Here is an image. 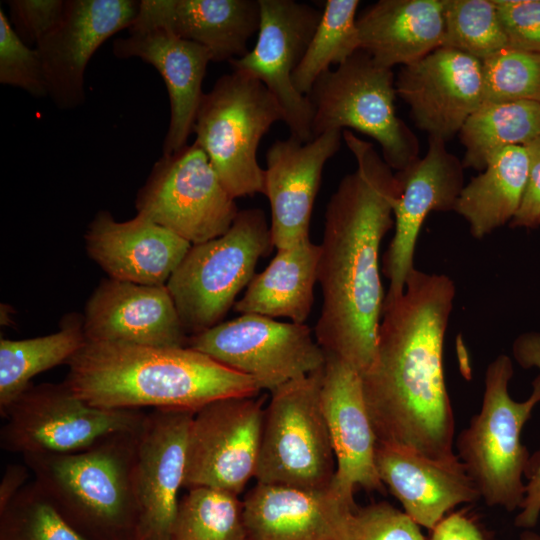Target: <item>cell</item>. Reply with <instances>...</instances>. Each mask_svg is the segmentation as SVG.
Wrapping results in <instances>:
<instances>
[{"label": "cell", "instance_id": "1", "mask_svg": "<svg viewBox=\"0 0 540 540\" xmlns=\"http://www.w3.org/2000/svg\"><path fill=\"white\" fill-rule=\"evenodd\" d=\"M342 138L356 168L341 179L325 210L317 276L322 307L314 336L325 356L361 375L376 352L385 299L379 251L394 226L399 181L371 142L350 130Z\"/></svg>", "mask_w": 540, "mask_h": 540}, {"label": "cell", "instance_id": "2", "mask_svg": "<svg viewBox=\"0 0 540 540\" xmlns=\"http://www.w3.org/2000/svg\"><path fill=\"white\" fill-rule=\"evenodd\" d=\"M455 295L448 276L415 268L403 294L383 305L374 360L361 374L377 442L436 460L458 458L443 370L444 338Z\"/></svg>", "mask_w": 540, "mask_h": 540}, {"label": "cell", "instance_id": "3", "mask_svg": "<svg viewBox=\"0 0 540 540\" xmlns=\"http://www.w3.org/2000/svg\"><path fill=\"white\" fill-rule=\"evenodd\" d=\"M63 381L103 409L190 410L227 397L256 396V381L189 347L90 342L68 363Z\"/></svg>", "mask_w": 540, "mask_h": 540}, {"label": "cell", "instance_id": "4", "mask_svg": "<svg viewBox=\"0 0 540 540\" xmlns=\"http://www.w3.org/2000/svg\"><path fill=\"white\" fill-rule=\"evenodd\" d=\"M139 429L78 452L23 456L34 481L88 540H136L133 473Z\"/></svg>", "mask_w": 540, "mask_h": 540}, {"label": "cell", "instance_id": "5", "mask_svg": "<svg viewBox=\"0 0 540 540\" xmlns=\"http://www.w3.org/2000/svg\"><path fill=\"white\" fill-rule=\"evenodd\" d=\"M512 376L513 364L508 355L501 354L489 363L481 410L455 443L457 456L480 497L487 505L509 512L520 509L525 498L523 476L530 456L521 442V433L540 402V375L532 383L531 395L521 402L509 395Z\"/></svg>", "mask_w": 540, "mask_h": 540}, {"label": "cell", "instance_id": "6", "mask_svg": "<svg viewBox=\"0 0 540 540\" xmlns=\"http://www.w3.org/2000/svg\"><path fill=\"white\" fill-rule=\"evenodd\" d=\"M285 116L259 80L237 70L204 93L193 132L222 185L234 199L265 194V169L257 150L271 126Z\"/></svg>", "mask_w": 540, "mask_h": 540}, {"label": "cell", "instance_id": "7", "mask_svg": "<svg viewBox=\"0 0 540 540\" xmlns=\"http://www.w3.org/2000/svg\"><path fill=\"white\" fill-rule=\"evenodd\" d=\"M272 247L259 208L240 210L223 235L192 245L166 284L186 332L194 335L221 323Z\"/></svg>", "mask_w": 540, "mask_h": 540}, {"label": "cell", "instance_id": "8", "mask_svg": "<svg viewBox=\"0 0 540 540\" xmlns=\"http://www.w3.org/2000/svg\"><path fill=\"white\" fill-rule=\"evenodd\" d=\"M392 69L374 62L363 50L322 74L307 95L313 108L312 133L350 128L374 139L396 172L419 158V142L398 117Z\"/></svg>", "mask_w": 540, "mask_h": 540}, {"label": "cell", "instance_id": "9", "mask_svg": "<svg viewBox=\"0 0 540 540\" xmlns=\"http://www.w3.org/2000/svg\"><path fill=\"white\" fill-rule=\"evenodd\" d=\"M323 368L271 392L254 476L258 483L330 488L336 460L321 402Z\"/></svg>", "mask_w": 540, "mask_h": 540}, {"label": "cell", "instance_id": "10", "mask_svg": "<svg viewBox=\"0 0 540 540\" xmlns=\"http://www.w3.org/2000/svg\"><path fill=\"white\" fill-rule=\"evenodd\" d=\"M138 409H103L76 396L64 383L30 385L1 414L0 447L22 456L85 450L118 433L137 431Z\"/></svg>", "mask_w": 540, "mask_h": 540}, {"label": "cell", "instance_id": "11", "mask_svg": "<svg viewBox=\"0 0 540 540\" xmlns=\"http://www.w3.org/2000/svg\"><path fill=\"white\" fill-rule=\"evenodd\" d=\"M135 206L137 214L192 245L223 235L240 211L196 142L162 155L139 190Z\"/></svg>", "mask_w": 540, "mask_h": 540}, {"label": "cell", "instance_id": "12", "mask_svg": "<svg viewBox=\"0 0 540 540\" xmlns=\"http://www.w3.org/2000/svg\"><path fill=\"white\" fill-rule=\"evenodd\" d=\"M187 347L253 378L272 392L324 367L326 356L305 324L242 314L188 337Z\"/></svg>", "mask_w": 540, "mask_h": 540}, {"label": "cell", "instance_id": "13", "mask_svg": "<svg viewBox=\"0 0 540 540\" xmlns=\"http://www.w3.org/2000/svg\"><path fill=\"white\" fill-rule=\"evenodd\" d=\"M256 396L218 399L194 413L183 488L207 487L237 496L244 490L255 476L264 420L263 398Z\"/></svg>", "mask_w": 540, "mask_h": 540}, {"label": "cell", "instance_id": "14", "mask_svg": "<svg viewBox=\"0 0 540 540\" xmlns=\"http://www.w3.org/2000/svg\"><path fill=\"white\" fill-rule=\"evenodd\" d=\"M260 24L252 50L230 61L233 70L259 81L277 99L290 136L312 140L313 108L294 87L292 76L303 59L322 11L294 0H259Z\"/></svg>", "mask_w": 540, "mask_h": 540}, {"label": "cell", "instance_id": "15", "mask_svg": "<svg viewBox=\"0 0 540 540\" xmlns=\"http://www.w3.org/2000/svg\"><path fill=\"white\" fill-rule=\"evenodd\" d=\"M436 137L428 138L425 155L396 172L399 193L393 207L394 234L383 256L389 280L384 304L399 298L415 269L414 254L421 227L431 212L454 211L464 187V165Z\"/></svg>", "mask_w": 540, "mask_h": 540}, {"label": "cell", "instance_id": "16", "mask_svg": "<svg viewBox=\"0 0 540 540\" xmlns=\"http://www.w3.org/2000/svg\"><path fill=\"white\" fill-rule=\"evenodd\" d=\"M138 8L134 0H65L59 21L35 46L47 96L59 109L84 103L88 62L107 39L132 25Z\"/></svg>", "mask_w": 540, "mask_h": 540}, {"label": "cell", "instance_id": "17", "mask_svg": "<svg viewBox=\"0 0 540 540\" xmlns=\"http://www.w3.org/2000/svg\"><path fill=\"white\" fill-rule=\"evenodd\" d=\"M190 410L154 409L138 431L134 491L136 540H169L183 488Z\"/></svg>", "mask_w": 540, "mask_h": 540}, {"label": "cell", "instance_id": "18", "mask_svg": "<svg viewBox=\"0 0 540 540\" xmlns=\"http://www.w3.org/2000/svg\"><path fill=\"white\" fill-rule=\"evenodd\" d=\"M395 88L416 126L445 142L485 102L482 62L448 47L401 67Z\"/></svg>", "mask_w": 540, "mask_h": 540}, {"label": "cell", "instance_id": "19", "mask_svg": "<svg viewBox=\"0 0 540 540\" xmlns=\"http://www.w3.org/2000/svg\"><path fill=\"white\" fill-rule=\"evenodd\" d=\"M322 408L336 460L331 492L356 507V487L384 492L376 468L377 438L366 407L360 373L343 360L326 356Z\"/></svg>", "mask_w": 540, "mask_h": 540}, {"label": "cell", "instance_id": "20", "mask_svg": "<svg viewBox=\"0 0 540 540\" xmlns=\"http://www.w3.org/2000/svg\"><path fill=\"white\" fill-rule=\"evenodd\" d=\"M342 131L302 142L290 136L266 152L265 196L271 208L273 247L287 249L310 238V221L323 169L339 150Z\"/></svg>", "mask_w": 540, "mask_h": 540}, {"label": "cell", "instance_id": "21", "mask_svg": "<svg viewBox=\"0 0 540 540\" xmlns=\"http://www.w3.org/2000/svg\"><path fill=\"white\" fill-rule=\"evenodd\" d=\"M86 341L186 347L188 337L166 285L104 280L85 308Z\"/></svg>", "mask_w": 540, "mask_h": 540}, {"label": "cell", "instance_id": "22", "mask_svg": "<svg viewBox=\"0 0 540 540\" xmlns=\"http://www.w3.org/2000/svg\"><path fill=\"white\" fill-rule=\"evenodd\" d=\"M242 503L248 540H355L358 509L329 488L257 482Z\"/></svg>", "mask_w": 540, "mask_h": 540}, {"label": "cell", "instance_id": "23", "mask_svg": "<svg viewBox=\"0 0 540 540\" xmlns=\"http://www.w3.org/2000/svg\"><path fill=\"white\" fill-rule=\"evenodd\" d=\"M89 256L112 279L142 285H166L192 244L137 214L116 221L100 211L85 234Z\"/></svg>", "mask_w": 540, "mask_h": 540}, {"label": "cell", "instance_id": "24", "mask_svg": "<svg viewBox=\"0 0 540 540\" xmlns=\"http://www.w3.org/2000/svg\"><path fill=\"white\" fill-rule=\"evenodd\" d=\"M259 24V0H141L128 30H166L205 47L213 62H230L249 52Z\"/></svg>", "mask_w": 540, "mask_h": 540}, {"label": "cell", "instance_id": "25", "mask_svg": "<svg viewBox=\"0 0 540 540\" xmlns=\"http://www.w3.org/2000/svg\"><path fill=\"white\" fill-rule=\"evenodd\" d=\"M378 475L419 526L433 529L447 512L474 503L480 494L459 458L436 460L397 445L377 442Z\"/></svg>", "mask_w": 540, "mask_h": 540}, {"label": "cell", "instance_id": "26", "mask_svg": "<svg viewBox=\"0 0 540 540\" xmlns=\"http://www.w3.org/2000/svg\"><path fill=\"white\" fill-rule=\"evenodd\" d=\"M113 54L122 59L140 58L159 72L170 101L163 155H171L186 146L204 96L202 83L207 65L212 61L209 51L195 42L157 29L117 38L113 42Z\"/></svg>", "mask_w": 540, "mask_h": 540}, {"label": "cell", "instance_id": "27", "mask_svg": "<svg viewBox=\"0 0 540 540\" xmlns=\"http://www.w3.org/2000/svg\"><path fill=\"white\" fill-rule=\"evenodd\" d=\"M360 49L378 65H410L442 46L443 0H380L357 18Z\"/></svg>", "mask_w": 540, "mask_h": 540}, {"label": "cell", "instance_id": "28", "mask_svg": "<svg viewBox=\"0 0 540 540\" xmlns=\"http://www.w3.org/2000/svg\"><path fill=\"white\" fill-rule=\"evenodd\" d=\"M320 245L307 238L277 250L269 265L255 274L234 309L241 314L285 317L304 324L314 302Z\"/></svg>", "mask_w": 540, "mask_h": 540}, {"label": "cell", "instance_id": "29", "mask_svg": "<svg viewBox=\"0 0 540 540\" xmlns=\"http://www.w3.org/2000/svg\"><path fill=\"white\" fill-rule=\"evenodd\" d=\"M529 157L524 146L501 149L464 185L454 212L482 239L514 218L524 193Z\"/></svg>", "mask_w": 540, "mask_h": 540}, {"label": "cell", "instance_id": "30", "mask_svg": "<svg viewBox=\"0 0 540 540\" xmlns=\"http://www.w3.org/2000/svg\"><path fill=\"white\" fill-rule=\"evenodd\" d=\"M86 338L78 315L64 319L52 334L0 340V415L30 385L33 377L60 364H68Z\"/></svg>", "mask_w": 540, "mask_h": 540}, {"label": "cell", "instance_id": "31", "mask_svg": "<svg viewBox=\"0 0 540 540\" xmlns=\"http://www.w3.org/2000/svg\"><path fill=\"white\" fill-rule=\"evenodd\" d=\"M458 135L465 148L464 168L481 172L501 149L524 146L540 136V103H484L467 119Z\"/></svg>", "mask_w": 540, "mask_h": 540}, {"label": "cell", "instance_id": "32", "mask_svg": "<svg viewBox=\"0 0 540 540\" xmlns=\"http://www.w3.org/2000/svg\"><path fill=\"white\" fill-rule=\"evenodd\" d=\"M358 0H327L303 59L292 76L295 89L307 96L316 80L360 50Z\"/></svg>", "mask_w": 540, "mask_h": 540}, {"label": "cell", "instance_id": "33", "mask_svg": "<svg viewBox=\"0 0 540 540\" xmlns=\"http://www.w3.org/2000/svg\"><path fill=\"white\" fill-rule=\"evenodd\" d=\"M169 540H248L242 500L223 490L188 489L179 500Z\"/></svg>", "mask_w": 540, "mask_h": 540}, {"label": "cell", "instance_id": "34", "mask_svg": "<svg viewBox=\"0 0 540 540\" xmlns=\"http://www.w3.org/2000/svg\"><path fill=\"white\" fill-rule=\"evenodd\" d=\"M441 47L468 54L481 62L509 47L493 0H443Z\"/></svg>", "mask_w": 540, "mask_h": 540}, {"label": "cell", "instance_id": "35", "mask_svg": "<svg viewBox=\"0 0 540 540\" xmlns=\"http://www.w3.org/2000/svg\"><path fill=\"white\" fill-rule=\"evenodd\" d=\"M0 540H88L33 480L0 512Z\"/></svg>", "mask_w": 540, "mask_h": 540}, {"label": "cell", "instance_id": "36", "mask_svg": "<svg viewBox=\"0 0 540 540\" xmlns=\"http://www.w3.org/2000/svg\"><path fill=\"white\" fill-rule=\"evenodd\" d=\"M485 102L540 103V53L507 47L482 61Z\"/></svg>", "mask_w": 540, "mask_h": 540}, {"label": "cell", "instance_id": "37", "mask_svg": "<svg viewBox=\"0 0 540 540\" xmlns=\"http://www.w3.org/2000/svg\"><path fill=\"white\" fill-rule=\"evenodd\" d=\"M0 83L25 90L34 97L47 96L41 57L16 33L0 9Z\"/></svg>", "mask_w": 540, "mask_h": 540}, {"label": "cell", "instance_id": "38", "mask_svg": "<svg viewBox=\"0 0 540 540\" xmlns=\"http://www.w3.org/2000/svg\"><path fill=\"white\" fill-rule=\"evenodd\" d=\"M512 354L521 367L537 368L540 371V332L519 335L513 342ZM525 476L529 481L520 512L515 518V525L531 529L540 517V450L530 457Z\"/></svg>", "mask_w": 540, "mask_h": 540}, {"label": "cell", "instance_id": "39", "mask_svg": "<svg viewBox=\"0 0 540 540\" xmlns=\"http://www.w3.org/2000/svg\"><path fill=\"white\" fill-rule=\"evenodd\" d=\"M355 540H425L420 526L388 502L372 503L356 512Z\"/></svg>", "mask_w": 540, "mask_h": 540}, {"label": "cell", "instance_id": "40", "mask_svg": "<svg viewBox=\"0 0 540 540\" xmlns=\"http://www.w3.org/2000/svg\"><path fill=\"white\" fill-rule=\"evenodd\" d=\"M509 47L540 53V0H493Z\"/></svg>", "mask_w": 540, "mask_h": 540}, {"label": "cell", "instance_id": "41", "mask_svg": "<svg viewBox=\"0 0 540 540\" xmlns=\"http://www.w3.org/2000/svg\"><path fill=\"white\" fill-rule=\"evenodd\" d=\"M10 23L18 36L30 46L36 44L59 21L64 0H9Z\"/></svg>", "mask_w": 540, "mask_h": 540}, {"label": "cell", "instance_id": "42", "mask_svg": "<svg viewBox=\"0 0 540 540\" xmlns=\"http://www.w3.org/2000/svg\"><path fill=\"white\" fill-rule=\"evenodd\" d=\"M529 157L528 177L511 227L534 228L540 222V136L524 145Z\"/></svg>", "mask_w": 540, "mask_h": 540}, {"label": "cell", "instance_id": "43", "mask_svg": "<svg viewBox=\"0 0 540 540\" xmlns=\"http://www.w3.org/2000/svg\"><path fill=\"white\" fill-rule=\"evenodd\" d=\"M430 540H486L479 526L464 512L445 516L433 529Z\"/></svg>", "mask_w": 540, "mask_h": 540}, {"label": "cell", "instance_id": "44", "mask_svg": "<svg viewBox=\"0 0 540 540\" xmlns=\"http://www.w3.org/2000/svg\"><path fill=\"white\" fill-rule=\"evenodd\" d=\"M29 468L26 464H9L0 482V512L3 511L27 484Z\"/></svg>", "mask_w": 540, "mask_h": 540}, {"label": "cell", "instance_id": "45", "mask_svg": "<svg viewBox=\"0 0 540 540\" xmlns=\"http://www.w3.org/2000/svg\"><path fill=\"white\" fill-rule=\"evenodd\" d=\"M519 540H540V534L534 531H531L530 529H526L520 535Z\"/></svg>", "mask_w": 540, "mask_h": 540}, {"label": "cell", "instance_id": "46", "mask_svg": "<svg viewBox=\"0 0 540 540\" xmlns=\"http://www.w3.org/2000/svg\"><path fill=\"white\" fill-rule=\"evenodd\" d=\"M539 225H540V222H539Z\"/></svg>", "mask_w": 540, "mask_h": 540}]
</instances>
